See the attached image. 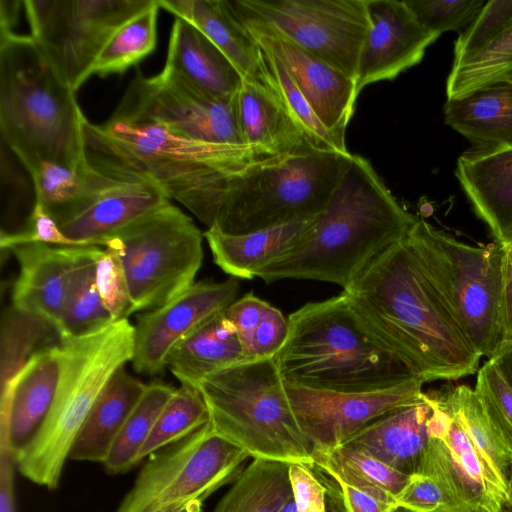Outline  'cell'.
Returning a JSON list of instances; mask_svg holds the SVG:
<instances>
[{
  "label": "cell",
  "mask_w": 512,
  "mask_h": 512,
  "mask_svg": "<svg viewBox=\"0 0 512 512\" xmlns=\"http://www.w3.org/2000/svg\"><path fill=\"white\" fill-rule=\"evenodd\" d=\"M75 92L30 35L0 31L1 138L30 175L46 161L88 167Z\"/></svg>",
  "instance_id": "277c9868"
},
{
  "label": "cell",
  "mask_w": 512,
  "mask_h": 512,
  "mask_svg": "<svg viewBox=\"0 0 512 512\" xmlns=\"http://www.w3.org/2000/svg\"><path fill=\"white\" fill-rule=\"evenodd\" d=\"M203 237L194 221L169 202L107 241L125 273L127 316L156 309L194 284L203 260Z\"/></svg>",
  "instance_id": "8fae6325"
},
{
  "label": "cell",
  "mask_w": 512,
  "mask_h": 512,
  "mask_svg": "<svg viewBox=\"0 0 512 512\" xmlns=\"http://www.w3.org/2000/svg\"><path fill=\"white\" fill-rule=\"evenodd\" d=\"M236 14L259 47L282 63L339 150L349 153L345 135L359 95L355 80L283 38L267 25Z\"/></svg>",
  "instance_id": "ac0fdd59"
},
{
  "label": "cell",
  "mask_w": 512,
  "mask_h": 512,
  "mask_svg": "<svg viewBox=\"0 0 512 512\" xmlns=\"http://www.w3.org/2000/svg\"><path fill=\"white\" fill-rule=\"evenodd\" d=\"M284 383L297 422L314 453L334 449L390 411L420 401L425 382L413 378L389 388L363 392L317 390Z\"/></svg>",
  "instance_id": "e0dca14e"
},
{
  "label": "cell",
  "mask_w": 512,
  "mask_h": 512,
  "mask_svg": "<svg viewBox=\"0 0 512 512\" xmlns=\"http://www.w3.org/2000/svg\"><path fill=\"white\" fill-rule=\"evenodd\" d=\"M289 466L253 459L212 512H278L292 497Z\"/></svg>",
  "instance_id": "d6a6232c"
},
{
  "label": "cell",
  "mask_w": 512,
  "mask_h": 512,
  "mask_svg": "<svg viewBox=\"0 0 512 512\" xmlns=\"http://www.w3.org/2000/svg\"><path fill=\"white\" fill-rule=\"evenodd\" d=\"M60 342L56 327L45 318L14 306L7 309L1 325V392L36 353Z\"/></svg>",
  "instance_id": "836d02e7"
},
{
  "label": "cell",
  "mask_w": 512,
  "mask_h": 512,
  "mask_svg": "<svg viewBox=\"0 0 512 512\" xmlns=\"http://www.w3.org/2000/svg\"><path fill=\"white\" fill-rule=\"evenodd\" d=\"M507 82H511V83H512V78H511V79H509Z\"/></svg>",
  "instance_id": "be15d7a7"
},
{
  "label": "cell",
  "mask_w": 512,
  "mask_h": 512,
  "mask_svg": "<svg viewBox=\"0 0 512 512\" xmlns=\"http://www.w3.org/2000/svg\"><path fill=\"white\" fill-rule=\"evenodd\" d=\"M512 78V21L492 40L453 63L447 78V100L461 99Z\"/></svg>",
  "instance_id": "d590c367"
},
{
  "label": "cell",
  "mask_w": 512,
  "mask_h": 512,
  "mask_svg": "<svg viewBox=\"0 0 512 512\" xmlns=\"http://www.w3.org/2000/svg\"><path fill=\"white\" fill-rule=\"evenodd\" d=\"M508 485H509V501L505 505V507H509L512 509V467L509 472Z\"/></svg>",
  "instance_id": "680465c9"
},
{
  "label": "cell",
  "mask_w": 512,
  "mask_h": 512,
  "mask_svg": "<svg viewBox=\"0 0 512 512\" xmlns=\"http://www.w3.org/2000/svg\"><path fill=\"white\" fill-rule=\"evenodd\" d=\"M20 5L19 0H0V31H12L11 27L18 16Z\"/></svg>",
  "instance_id": "11a10c76"
},
{
  "label": "cell",
  "mask_w": 512,
  "mask_h": 512,
  "mask_svg": "<svg viewBox=\"0 0 512 512\" xmlns=\"http://www.w3.org/2000/svg\"><path fill=\"white\" fill-rule=\"evenodd\" d=\"M425 395L432 412L418 474L434 479L462 512H501L509 501L512 460L477 392L458 385Z\"/></svg>",
  "instance_id": "8992f818"
},
{
  "label": "cell",
  "mask_w": 512,
  "mask_h": 512,
  "mask_svg": "<svg viewBox=\"0 0 512 512\" xmlns=\"http://www.w3.org/2000/svg\"><path fill=\"white\" fill-rule=\"evenodd\" d=\"M163 69L200 93L222 101L234 99L242 82V76L224 53L179 17L173 22Z\"/></svg>",
  "instance_id": "cb8c5ba5"
},
{
  "label": "cell",
  "mask_w": 512,
  "mask_h": 512,
  "mask_svg": "<svg viewBox=\"0 0 512 512\" xmlns=\"http://www.w3.org/2000/svg\"><path fill=\"white\" fill-rule=\"evenodd\" d=\"M90 172V164L86 169L75 170L56 162H42L30 175L35 202L48 211L70 204L87 190Z\"/></svg>",
  "instance_id": "7bdbcfd3"
},
{
  "label": "cell",
  "mask_w": 512,
  "mask_h": 512,
  "mask_svg": "<svg viewBox=\"0 0 512 512\" xmlns=\"http://www.w3.org/2000/svg\"><path fill=\"white\" fill-rule=\"evenodd\" d=\"M266 304V301L250 292L235 300L226 309V314L237 331L245 360L250 358L255 331Z\"/></svg>",
  "instance_id": "f907efd6"
},
{
  "label": "cell",
  "mask_w": 512,
  "mask_h": 512,
  "mask_svg": "<svg viewBox=\"0 0 512 512\" xmlns=\"http://www.w3.org/2000/svg\"><path fill=\"white\" fill-rule=\"evenodd\" d=\"M146 387L124 366L117 370L88 414L69 459L103 464Z\"/></svg>",
  "instance_id": "f546056e"
},
{
  "label": "cell",
  "mask_w": 512,
  "mask_h": 512,
  "mask_svg": "<svg viewBox=\"0 0 512 512\" xmlns=\"http://www.w3.org/2000/svg\"><path fill=\"white\" fill-rule=\"evenodd\" d=\"M239 291L237 278L200 281L170 302L137 317L132 365L136 372L155 375L164 370L172 348L214 314L227 309Z\"/></svg>",
  "instance_id": "d6986e66"
},
{
  "label": "cell",
  "mask_w": 512,
  "mask_h": 512,
  "mask_svg": "<svg viewBox=\"0 0 512 512\" xmlns=\"http://www.w3.org/2000/svg\"><path fill=\"white\" fill-rule=\"evenodd\" d=\"M39 242L58 247H75L59 228L50 212L41 204L35 202L31 215L24 230L15 233L1 234L0 246L2 249H11L14 246Z\"/></svg>",
  "instance_id": "c3c4849f"
},
{
  "label": "cell",
  "mask_w": 512,
  "mask_h": 512,
  "mask_svg": "<svg viewBox=\"0 0 512 512\" xmlns=\"http://www.w3.org/2000/svg\"><path fill=\"white\" fill-rule=\"evenodd\" d=\"M348 512H395V503L373 492L339 482Z\"/></svg>",
  "instance_id": "816d5d0a"
},
{
  "label": "cell",
  "mask_w": 512,
  "mask_h": 512,
  "mask_svg": "<svg viewBox=\"0 0 512 512\" xmlns=\"http://www.w3.org/2000/svg\"><path fill=\"white\" fill-rule=\"evenodd\" d=\"M86 158L92 166L149 180L165 195L214 226L227 179L259 160L247 147L208 143L155 124L109 118L86 122Z\"/></svg>",
  "instance_id": "3957f363"
},
{
  "label": "cell",
  "mask_w": 512,
  "mask_h": 512,
  "mask_svg": "<svg viewBox=\"0 0 512 512\" xmlns=\"http://www.w3.org/2000/svg\"><path fill=\"white\" fill-rule=\"evenodd\" d=\"M211 427L253 459L313 460L274 357L244 360L199 379Z\"/></svg>",
  "instance_id": "ba28073f"
},
{
  "label": "cell",
  "mask_w": 512,
  "mask_h": 512,
  "mask_svg": "<svg viewBox=\"0 0 512 512\" xmlns=\"http://www.w3.org/2000/svg\"><path fill=\"white\" fill-rule=\"evenodd\" d=\"M512 21V0L487 1L475 20L454 44L453 63L485 46Z\"/></svg>",
  "instance_id": "f6af8a7d"
},
{
  "label": "cell",
  "mask_w": 512,
  "mask_h": 512,
  "mask_svg": "<svg viewBox=\"0 0 512 512\" xmlns=\"http://www.w3.org/2000/svg\"><path fill=\"white\" fill-rule=\"evenodd\" d=\"M235 103L243 142L259 159L310 145L286 109L267 67L262 78H242Z\"/></svg>",
  "instance_id": "7402d4cb"
},
{
  "label": "cell",
  "mask_w": 512,
  "mask_h": 512,
  "mask_svg": "<svg viewBox=\"0 0 512 512\" xmlns=\"http://www.w3.org/2000/svg\"><path fill=\"white\" fill-rule=\"evenodd\" d=\"M19 264L12 306L58 327L67 288L69 247L29 242L10 249Z\"/></svg>",
  "instance_id": "484cf974"
},
{
  "label": "cell",
  "mask_w": 512,
  "mask_h": 512,
  "mask_svg": "<svg viewBox=\"0 0 512 512\" xmlns=\"http://www.w3.org/2000/svg\"><path fill=\"white\" fill-rule=\"evenodd\" d=\"M407 238L473 348L493 359L503 342V245L471 246L423 219Z\"/></svg>",
  "instance_id": "30bf717a"
},
{
  "label": "cell",
  "mask_w": 512,
  "mask_h": 512,
  "mask_svg": "<svg viewBox=\"0 0 512 512\" xmlns=\"http://www.w3.org/2000/svg\"><path fill=\"white\" fill-rule=\"evenodd\" d=\"M474 389L496 437L512 460V389L492 360L478 371Z\"/></svg>",
  "instance_id": "b9f144b4"
},
{
  "label": "cell",
  "mask_w": 512,
  "mask_h": 512,
  "mask_svg": "<svg viewBox=\"0 0 512 512\" xmlns=\"http://www.w3.org/2000/svg\"><path fill=\"white\" fill-rule=\"evenodd\" d=\"M492 360L499 373L512 389V346L501 350Z\"/></svg>",
  "instance_id": "9f6ffc18"
},
{
  "label": "cell",
  "mask_w": 512,
  "mask_h": 512,
  "mask_svg": "<svg viewBox=\"0 0 512 512\" xmlns=\"http://www.w3.org/2000/svg\"><path fill=\"white\" fill-rule=\"evenodd\" d=\"M87 190L70 204L49 211L76 246H106L134 222L169 203L153 182L90 164Z\"/></svg>",
  "instance_id": "2e32d148"
},
{
  "label": "cell",
  "mask_w": 512,
  "mask_h": 512,
  "mask_svg": "<svg viewBox=\"0 0 512 512\" xmlns=\"http://www.w3.org/2000/svg\"><path fill=\"white\" fill-rule=\"evenodd\" d=\"M176 388L162 382H152L128 416L104 461L112 474L130 470L140 462L139 455L166 402Z\"/></svg>",
  "instance_id": "8d00e7d4"
},
{
  "label": "cell",
  "mask_w": 512,
  "mask_h": 512,
  "mask_svg": "<svg viewBox=\"0 0 512 512\" xmlns=\"http://www.w3.org/2000/svg\"><path fill=\"white\" fill-rule=\"evenodd\" d=\"M153 0H24L30 36L77 91L116 31Z\"/></svg>",
  "instance_id": "4fadbf2b"
},
{
  "label": "cell",
  "mask_w": 512,
  "mask_h": 512,
  "mask_svg": "<svg viewBox=\"0 0 512 512\" xmlns=\"http://www.w3.org/2000/svg\"><path fill=\"white\" fill-rule=\"evenodd\" d=\"M101 251L100 246L69 247L66 296L57 327L61 339L86 336L114 322L96 284V267Z\"/></svg>",
  "instance_id": "1f68e13d"
},
{
  "label": "cell",
  "mask_w": 512,
  "mask_h": 512,
  "mask_svg": "<svg viewBox=\"0 0 512 512\" xmlns=\"http://www.w3.org/2000/svg\"><path fill=\"white\" fill-rule=\"evenodd\" d=\"M235 98L213 99L164 69L152 77L139 72L110 118L159 125L208 143L249 148L240 133Z\"/></svg>",
  "instance_id": "9a60e30c"
},
{
  "label": "cell",
  "mask_w": 512,
  "mask_h": 512,
  "mask_svg": "<svg viewBox=\"0 0 512 512\" xmlns=\"http://www.w3.org/2000/svg\"><path fill=\"white\" fill-rule=\"evenodd\" d=\"M162 9L199 29L232 62L242 78L266 74L263 51L229 0H158Z\"/></svg>",
  "instance_id": "83f0119b"
},
{
  "label": "cell",
  "mask_w": 512,
  "mask_h": 512,
  "mask_svg": "<svg viewBox=\"0 0 512 512\" xmlns=\"http://www.w3.org/2000/svg\"><path fill=\"white\" fill-rule=\"evenodd\" d=\"M237 331L220 311L183 337L170 351L166 367L183 385H193L202 377L244 361Z\"/></svg>",
  "instance_id": "f1b7e54d"
},
{
  "label": "cell",
  "mask_w": 512,
  "mask_h": 512,
  "mask_svg": "<svg viewBox=\"0 0 512 512\" xmlns=\"http://www.w3.org/2000/svg\"><path fill=\"white\" fill-rule=\"evenodd\" d=\"M96 284L113 321L127 318L130 306L127 282L117 251L106 246L97 261Z\"/></svg>",
  "instance_id": "bcb514c9"
},
{
  "label": "cell",
  "mask_w": 512,
  "mask_h": 512,
  "mask_svg": "<svg viewBox=\"0 0 512 512\" xmlns=\"http://www.w3.org/2000/svg\"><path fill=\"white\" fill-rule=\"evenodd\" d=\"M234 10L356 79L366 0H232Z\"/></svg>",
  "instance_id": "5bb4252c"
},
{
  "label": "cell",
  "mask_w": 512,
  "mask_h": 512,
  "mask_svg": "<svg viewBox=\"0 0 512 512\" xmlns=\"http://www.w3.org/2000/svg\"><path fill=\"white\" fill-rule=\"evenodd\" d=\"M288 324L287 338L274 356L286 383L363 392L419 378L373 336L344 292L303 305L289 315Z\"/></svg>",
  "instance_id": "5b68a950"
},
{
  "label": "cell",
  "mask_w": 512,
  "mask_h": 512,
  "mask_svg": "<svg viewBox=\"0 0 512 512\" xmlns=\"http://www.w3.org/2000/svg\"><path fill=\"white\" fill-rule=\"evenodd\" d=\"M288 318L267 302L255 331L249 360L274 357L288 335Z\"/></svg>",
  "instance_id": "681fc988"
},
{
  "label": "cell",
  "mask_w": 512,
  "mask_h": 512,
  "mask_svg": "<svg viewBox=\"0 0 512 512\" xmlns=\"http://www.w3.org/2000/svg\"><path fill=\"white\" fill-rule=\"evenodd\" d=\"M395 505L410 512H462L434 479L423 474L409 477L396 496Z\"/></svg>",
  "instance_id": "7dc6e473"
},
{
  "label": "cell",
  "mask_w": 512,
  "mask_h": 512,
  "mask_svg": "<svg viewBox=\"0 0 512 512\" xmlns=\"http://www.w3.org/2000/svg\"><path fill=\"white\" fill-rule=\"evenodd\" d=\"M209 421V410L199 390L195 386L181 384L157 417L140 452V461L188 437Z\"/></svg>",
  "instance_id": "f35d334b"
},
{
  "label": "cell",
  "mask_w": 512,
  "mask_h": 512,
  "mask_svg": "<svg viewBox=\"0 0 512 512\" xmlns=\"http://www.w3.org/2000/svg\"><path fill=\"white\" fill-rule=\"evenodd\" d=\"M289 478L298 512H348L340 484L314 460L290 464Z\"/></svg>",
  "instance_id": "ab89813d"
},
{
  "label": "cell",
  "mask_w": 512,
  "mask_h": 512,
  "mask_svg": "<svg viewBox=\"0 0 512 512\" xmlns=\"http://www.w3.org/2000/svg\"><path fill=\"white\" fill-rule=\"evenodd\" d=\"M158 0L127 21L111 37L98 56L91 75L105 77L124 73L149 54L157 44Z\"/></svg>",
  "instance_id": "74e56055"
},
{
  "label": "cell",
  "mask_w": 512,
  "mask_h": 512,
  "mask_svg": "<svg viewBox=\"0 0 512 512\" xmlns=\"http://www.w3.org/2000/svg\"><path fill=\"white\" fill-rule=\"evenodd\" d=\"M313 460L337 481L373 492L394 503L410 477L347 444L314 452Z\"/></svg>",
  "instance_id": "e575fe53"
},
{
  "label": "cell",
  "mask_w": 512,
  "mask_h": 512,
  "mask_svg": "<svg viewBox=\"0 0 512 512\" xmlns=\"http://www.w3.org/2000/svg\"><path fill=\"white\" fill-rule=\"evenodd\" d=\"M351 155L306 145L249 163L227 179L212 227L245 234L319 215Z\"/></svg>",
  "instance_id": "52a82bcc"
},
{
  "label": "cell",
  "mask_w": 512,
  "mask_h": 512,
  "mask_svg": "<svg viewBox=\"0 0 512 512\" xmlns=\"http://www.w3.org/2000/svg\"><path fill=\"white\" fill-rule=\"evenodd\" d=\"M15 458L6 448H0V512H16L14 467Z\"/></svg>",
  "instance_id": "db71d44e"
},
{
  "label": "cell",
  "mask_w": 512,
  "mask_h": 512,
  "mask_svg": "<svg viewBox=\"0 0 512 512\" xmlns=\"http://www.w3.org/2000/svg\"><path fill=\"white\" fill-rule=\"evenodd\" d=\"M62 340L68 360L54 404L15 457L24 477L48 489L59 486L66 460L95 402L116 371L132 361L135 327L122 318L101 331Z\"/></svg>",
  "instance_id": "9c48e42d"
},
{
  "label": "cell",
  "mask_w": 512,
  "mask_h": 512,
  "mask_svg": "<svg viewBox=\"0 0 512 512\" xmlns=\"http://www.w3.org/2000/svg\"><path fill=\"white\" fill-rule=\"evenodd\" d=\"M444 116L445 123L469 140L473 149L512 148V83L447 100Z\"/></svg>",
  "instance_id": "4dcf8cb0"
},
{
  "label": "cell",
  "mask_w": 512,
  "mask_h": 512,
  "mask_svg": "<svg viewBox=\"0 0 512 512\" xmlns=\"http://www.w3.org/2000/svg\"><path fill=\"white\" fill-rule=\"evenodd\" d=\"M262 51L274 87L278 91L290 116L301 129L309 144L316 149L341 152L334 138L317 117L282 63L271 53Z\"/></svg>",
  "instance_id": "60d3db41"
},
{
  "label": "cell",
  "mask_w": 512,
  "mask_h": 512,
  "mask_svg": "<svg viewBox=\"0 0 512 512\" xmlns=\"http://www.w3.org/2000/svg\"><path fill=\"white\" fill-rule=\"evenodd\" d=\"M186 512H202V508H192V509H189Z\"/></svg>",
  "instance_id": "91938a15"
},
{
  "label": "cell",
  "mask_w": 512,
  "mask_h": 512,
  "mask_svg": "<svg viewBox=\"0 0 512 512\" xmlns=\"http://www.w3.org/2000/svg\"><path fill=\"white\" fill-rule=\"evenodd\" d=\"M68 360L64 340L36 353L0 395V448L16 457L48 416Z\"/></svg>",
  "instance_id": "44dd1931"
},
{
  "label": "cell",
  "mask_w": 512,
  "mask_h": 512,
  "mask_svg": "<svg viewBox=\"0 0 512 512\" xmlns=\"http://www.w3.org/2000/svg\"><path fill=\"white\" fill-rule=\"evenodd\" d=\"M343 292L373 336L425 382L478 370L473 348L406 237Z\"/></svg>",
  "instance_id": "6da1fadb"
},
{
  "label": "cell",
  "mask_w": 512,
  "mask_h": 512,
  "mask_svg": "<svg viewBox=\"0 0 512 512\" xmlns=\"http://www.w3.org/2000/svg\"><path fill=\"white\" fill-rule=\"evenodd\" d=\"M417 220L397 202L371 163L352 154L325 209L303 240L262 269L257 278L266 283L316 280L346 290L376 258L405 239Z\"/></svg>",
  "instance_id": "7a4b0ae2"
},
{
  "label": "cell",
  "mask_w": 512,
  "mask_h": 512,
  "mask_svg": "<svg viewBox=\"0 0 512 512\" xmlns=\"http://www.w3.org/2000/svg\"><path fill=\"white\" fill-rule=\"evenodd\" d=\"M455 175L497 242L512 243V148L471 149L459 156Z\"/></svg>",
  "instance_id": "603a6c76"
},
{
  "label": "cell",
  "mask_w": 512,
  "mask_h": 512,
  "mask_svg": "<svg viewBox=\"0 0 512 512\" xmlns=\"http://www.w3.org/2000/svg\"><path fill=\"white\" fill-rule=\"evenodd\" d=\"M417 20L440 36L447 31L467 28L478 16L484 0H404Z\"/></svg>",
  "instance_id": "ee69618b"
},
{
  "label": "cell",
  "mask_w": 512,
  "mask_h": 512,
  "mask_svg": "<svg viewBox=\"0 0 512 512\" xmlns=\"http://www.w3.org/2000/svg\"><path fill=\"white\" fill-rule=\"evenodd\" d=\"M315 218L298 219L245 234H228L211 227L204 232V237L218 267L231 277L250 280L294 250Z\"/></svg>",
  "instance_id": "4316f807"
},
{
  "label": "cell",
  "mask_w": 512,
  "mask_h": 512,
  "mask_svg": "<svg viewBox=\"0 0 512 512\" xmlns=\"http://www.w3.org/2000/svg\"><path fill=\"white\" fill-rule=\"evenodd\" d=\"M503 250H504L503 291H502L503 342H502V347H501L500 351L512 346V243L503 245Z\"/></svg>",
  "instance_id": "f5cc1de1"
},
{
  "label": "cell",
  "mask_w": 512,
  "mask_h": 512,
  "mask_svg": "<svg viewBox=\"0 0 512 512\" xmlns=\"http://www.w3.org/2000/svg\"><path fill=\"white\" fill-rule=\"evenodd\" d=\"M501 512H512V509L509 507H504Z\"/></svg>",
  "instance_id": "6125c7cd"
},
{
  "label": "cell",
  "mask_w": 512,
  "mask_h": 512,
  "mask_svg": "<svg viewBox=\"0 0 512 512\" xmlns=\"http://www.w3.org/2000/svg\"><path fill=\"white\" fill-rule=\"evenodd\" d=\"M250 457L210 423L149 456L115 512H186L233 482Z\"/></svg>",
  "instance_id": "7c38bea8"
},
{
  "label": "cell",
  "mask_w": 512,
  "mask_h": 512,
  "mask_svg": "<svg viewBox=\"0 0 512 512\" xmlns=\"http://www.w3.org/2000/svg\"><path fill=\"white\" fill-rule=\"evenodd\" d=\"M369 22L356 72V90L392 80L418 64L439 35L425 28L399 0H366Z\"/></svg>",
  "instance_id": "ffe728a7"
},
{
  "label": "cell",
  "mask_w": 512,
  "mask_h": 512,
  "mask_svg": "<svg viewBox=\"0 0 512 512\" xmlns=\"http://www.w3.org/2000/svg\"><path fill=\"white\" fill-rule=\"evenodd\" d=\"M278 512H298L297 511V507H296V504L294 502V499H293V495L292 497L280 508V510Z\"/></svg>",
  "instance_id": "6f0895ef"
},
{
  "label": "cell",
  "mask_w": 512,
  "mask_h": 512,
  "mask_svg": "<svg viewBox=\"0 0 512 512\" xmlns=\"http://www.w3.org/2000/svg\"><path fill=\"white\" fill-rule=\"evenodd\" d=\"M431 412L424 392L420 401L390 411L344 444L374 456L401 473L418 474L428 444Z\"/></svg>",
  "instance_id": "d4e9b609"
},
{
  "label": "cell",
  "mask_w": 512,
  "mask_h": 512,
  "mask_svg": "<svg viewBox=\"0 0 512 512\" xmlns=\"http://www.w3.org/2000/svg\"><path fill=\"white\" fill-rule=\"evenodd\" d=\"M395 512H410V511L405 510V509H403V508H397V509L395 510Z\"/></svg>",
  "instance_id": "94428289"
}]
</instances>
